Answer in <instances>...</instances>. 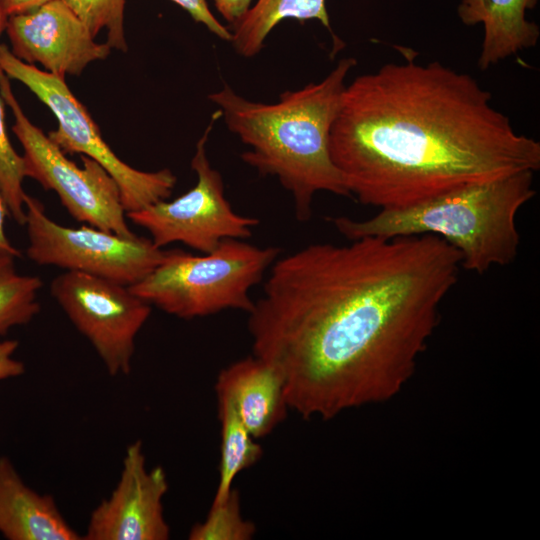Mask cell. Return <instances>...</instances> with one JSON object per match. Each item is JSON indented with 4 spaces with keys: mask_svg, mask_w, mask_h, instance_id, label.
Segmentation results:
<instances>
[{
    "mask_svg": "<svg viewBox=\"0 0 540 540\" xmlns=\"http://www.w3.org/2000/svg\"><path fill=\"white\" fill-rule=\"evenodd\" d=\"M461 255L434 235L315 243L278 257L248 313L253 355L306 419L382 403L415 371L458 280Z\"/></svg>",
    "mask_w": 540,
    "mask_h": 540,
    "instance_id": "6da1fadb",
    "label": "cell"
},
{
    "mask_svg": "<svg viewBox=\"0 0 540 540\" xmlns=\"http://www.w3.org/2000/svg\"><path fill=\"white\" fill-rule=\"evenodd\" d=\"M329 150L351 197L380 209L540 168V143L476 79L410 58L346 85Z\"/></svg>",
    "mask_w": 540,
    "mask_h": 540,
    "instance_id": "7a4b0ae2",
    "label": "cell"
},
{
    "mask_svg": "<svg viewBox=\"0 0 540 540\" xmlns=\"http://www.w3.org/2000/svg\"><path fill=\"white\" fill-rule=\"evenodd\" d=\"M355 65L354 58H343L320 82L284 91L275 103L251 101L227 84L208 96L229 131L248 147L241 159L260 175L278 179L301 222L311 218L318 192L351 197L331 159L329 139Z\"/></svg>",
    "mask_w": 540,
    "mask_h": 540,
    "instance_id": "3957f363",
    "label": "cell"
},
{
    "mask_svg": "<svg viewBox=\"0 0 540 540\" xmlns=\"http://www.w3.org/2000/svg\"><path fill=\"white\" fill-rule=\"evenodd\" d=\"M533 178L534 172L522 171L407 207L381 209L365 220L340 216L332 223L349 240L437 236L458 250L462 268L480 275L516 259L520 244L516 216L536 194Z\"/></svg>",
    "mask_w": 540,
    "mask_h": 540,
    "instance_id": "277c9868",
    "label": "cell"
},
{
    "mask_svg": "<svg viewBox=\"0 0 540 540\" xmlns=\"http://www.w3.org/2000/svg\"><path fill=\"white\" fill-rule=\"evenodd\" d=\"M280 249L225 239L209 253L168 250L142 280L129 286L139 298L181 319L234 309L250 312V290L279 257Z\"/></svg>",
    "mask_w": 540,
    "mask_h": 540,
    "instance_id": "5b68a950",
    "label": "cell"
},
{
    "mask_svg": "<svg viewBox=\"0 0 540 540\" xmlns=\"http://www.w3.org/2000/svg\"><path fill=\"white\" fill-rule=\"evenodd\" d=\"M0 70L24 84L55 115L56 130L48 137L66 154L80 153L100 164L119 186L123 207L138 211L170 197L177 178L169 169L146 172L123 162L102 138L86 107L74 96L64 78L38 69L0 44Z\"/></svg>",
    "mask_w": 540,
    "mask_h": 540,
    "instance_id": "8992f818",
    "label": "cell"
},
{
    "mask_svg": "<svg viewBox=\"0 0 540 540\" xmlns=\"http://www.w3.org/2000/svg\"><path fill=\"white\" fill-rule=\"evenodd\" d=\"M0 95L14 115L12 130L23 147L26 177L54 191L76 221L121 236H134L127 224L119 186L112 176L87 156H81V167L67 158L25 115L9 78L1 70Z\"/></svg>",
    "mask_w": 540,
    "mask_h": 540,
    "instance_id": "52a82bcc",
    "label": "cell"
},
{
    "mask_svg": "<svg viewBox=\"0 0 540 540\" xmlns=\"http://www.w3.org/2000/svg\"><path fill=\"white\" fill-rule=\"evenodd\" d=\"M26 254L38 265L102 277L125 286L142 280L165 250L136 234L125 237L90 225L66 227L52 220L37 198L25 196Z\"/></svg>",
    "mask_w": 540,
    "mask_h": 540,
    "instance_id": "ba28073f",
    "label": "cell"
},
{
    "mask_svg": "<svg viewBox=\"0 0 540 540\" xmlns=\"http://www.w3.org/2000/svg\"><path fill=\"white\" fill-rule=\"evenodd\" d=\"M220 117L217 109L196 143L191 160L197 177L195 186L172 201L161 200L126 213L127 219L149 232L158 248L179 242L202 254L209 253L225 239L249 238L259 224L258 219L233 210L225 196L222 176L208 159V138Z\"/></svg>",
    "mask_w": 540,
    "mask_h": 540,
    "instance_id": "9c48e42d",
    "label": "cell"
},
{
    "mask_svg": "<svg viewBox=\"0 0 540 540\" xmlns=\"http://www.w3.org/2000/svg\"><path fill=\"white\" fill-rule=\"evenodd\" d=\"M50 293L93 346L107 372L129 374L135 340L151 314V305L128 286L76 271L57 275Z\"/></svg>",
    "mask_w": 540,
    "mask_h": 540,
    "instance_id": "30bf717a",
    "label": "cell"
},
{
    "mask_svg": "<svg viewBox=\"0 0 540 540\" xmlns=\"http://www.w3.org/2000/svg\"><path fill=\"white\" fill-rule=\"evenodd\" d=\"M168 491L164 469H148L142 442L125 451L116 487L91 512L85 540H167L170 527L163 511Z\"/></svg>",
    "mask_w": 540,
    "mask_h": 540,
    "instance_id": "8fae6325",
    "label": "cell"
},
{
    "mask_svg": "<svg viewBox=\"0 0 540 540\" xmlns=\"http://www.w3.org/2000/svg\"><path fill=\"white\" fill-rule=\"evenodd\" d=\"M11 52L28 64L38 63L58 77L80 75L86 66L104 60L111 51L97 43L85 24L63 0L8 17Z\"/></svg>",
    "mask_w": 540,
    "mask_h": 540,
    "instance_id": "7c38bea8",
    "label": "cell"
},
{
    "mask_svg": "<svg viewBox=\"0 0 540 540\" xmlns=\"http://www.w3.org/2000/svg\"><path fill=\"white\" fill-rule=\"evenodd\" d=\"M215 390L217 398L231 402L255 439L271 433L289 410L281 375L255 355L222 369Z\"/></svg>",
    "mask_w": 540,
    "mask_h": 540,
    "instance_id": "4fadbf2b",
    "label": "cell"
},
{
    "mask_svg": "<svg viewBox=\"0 0 540 540\" xmlns=\"http://www.w3.org/2000/svg\"><path fill=\"white\" fill-rule=\"evenodd\" d=\"M0 533L9 540L82 539L53 496L27 486L5 456L0 457Z\"/></svg>",
    "mask_w": 540,
    "mask_h": 540,
    "instance_id": "5bb4252c",
    "label": "cell"
},
{
    "mask_svg": "<svg viewBox=\"0 0 540 540\" xmlns=\"http://www.w3.org/2000/svg\"><path fill=\"white\" fill-rule=\"evenodd\" d=\"M538 0H461L457 13L467 26L482 24L484 37L478 67L492 65L535 47L540 37L539 26L526 18V12Z\"/></svg>",
    "mask_w": 540,
    "mask_h": 540,
    "instance_id": "9a60e30c",
    "label": "cell"
},
{
    "mask_svg": "<svg viewBox=\"0 0 540 540\" xmlns=\"http://www.w3.org/2000/svg\"><path fill=\"white\" fill-rule=\"evenodd\" d=\"M286 19L317 20L332 32L326 0H256L233 25L230 42L239 55L253 57L262 50L275 26Z\"/></svg>",
    "mask_w": 540,
    "mask_h": 540,
    "instance_id": "2e32d148",
    "label": "cell"
},
{
    "mask_svg": "<svg viewBox=\"0 0 540 540\" xmlns=\"http://www.w3.org/2000/svg\"><path fill=\"white\" fill-rule=\"evenodd\" d=\"M221 423L219 479L212 504L224 501L233 489L236 476L255 464L263 450L247 430L231 402L218 398Z\"/></svg>",
    "mask_w": 540,
    "mask_h": 540,
    "instance_id": "e0dca14e",
    "label": "cell"
},
{
    "mask_svg": "<svg viewBox=\"0 0 540 540\" xmlns=\"http://www.w3.org/2000/svg\"><path fill=\"white\" fill-rule=\"evenodd\" d=\"M12 256L0 255V335L29 323L40 311L42 280L17 272Z\"/></svg>",
    "mask_w": 540,
    "mask_h": 540,
    "instance_id": "ac0fdd59",
    "label": "cell"
},
{
    "mask_svg": "<svg viewBox=\"0 0 540 540\" xmlns=\"http://www.w3.org/2000/svg\"><path fill=\"white\" fill-rule=\"evenodd\" d=\"M255 532L254 523L243 518L239 492L233 488L224 501L211 505L206 519L191 528L188 538L190 540H249Z\"/></svg>",
    "mask_w": 540,
    "mask_h": 540,
    "instance_id": "d6986e66",
    "label": "cell"
},
{
    "mask_svg": "<svg viewBox=\"0 0 540 540\" xmlns=\"http://www.w3.org/2000/svg\"><path fill=\"white\" fill-rule=\"evenodd\" d=\"M85 24L93 37L105 30L111 48L127 51L124 29L126 0H63Z\"/></svg>",
    "mask_w": 540,
    "mask_h": 540,
    "instance_id": "ffe728a7",
    "label": "cell"
},
{
    "mask_svg": "<svg viewBox=\"0 0 540 540\" xmlns=\"http://www.w3.org/2000/svg\"><path fill=\"white\" fill-rule=\"evenodd\" d=\"M4 101L0 95V189L9 214L20 225L25 224V196L23 180L25 162L13 148L6 130Z\"/></svg>",
    "mask_w": 540,
    "mask_h": 540,
    "instance_id": "44dd1931",
    "label": "cell"
},
{
    "mask_svg": "<svg viewBox=\"0 0 540 540\" xmlns=\"http://www.w3.org/2000/svg\"><path fill=\"white\" fill-rule=\"evenodd\" d=\"M189 13L192 19L203 24L210 32L225 41H231L232 33L211 12L207 0H171Z\"/></svg>",
    "mask_w": 540,
    "mask_h": 540,
    "instance_id": "7402d4cb",
    "label": "cell"
},
{
    "mask_svg": "<svg viewBox=\"0 0 540 540\" xmlns=\"http://www.w3.org/2000/svg\"><path fill=\"white\" fill-rule=\"evenodd\" d=\"M19 346L16 340L0 342V380L21 376L25 372L23 362L14 358Z\"/></svg>",
    "mask_w": 540,
    "mask_h": 540,
    "instance_id": "603a6c76",
    "label": "cell"
},
{
    "mask_svg": "<svg viewBox=\"0 0 540 540\" xmlns=\"http://www.w3.org/2000/svg\"><path fill=\"white\" fill-rule=\"evenodd\" d=\"M252 2L253 0H214L218 12L232 26L252 7Z\"/></svg>",
    "mask_w": 540,
    "mask_h": 540,
    "instance_id": "cb8c5ba5",
    "label": "cell"
},
{
    "mask_svg": "<svg viewBox=\"0 0 540 540\" xmlns=\"http://www.w3.org/2000/svg\"><path fill=\"white\" fill-rule=\"evenodd\" d=\"M7 216H10L9 209L3 193L0 189V255L21 257L20 251L9 241L5 232V223Z\"/></svg>",
    "mask_w": 540,
    "mask_h": 540,
    "instance_id": "d4e9b609",
    "label": "cell"
},
{
    "mask_svg": "<svg viewBox=\"0 0 540 540\" xmlns=\"http://www.w3.org/2000/svg\"><path fill=\"white\" fill-rule=\"evenodd\" d=\"M49 1L51 0H1L8 17L33 11Z\"/></svg>",
    "mask_w": 540,
    "mask_h": 540,
    "instance_id": "484cf974",
    "label": "cell"
},
{
    "mask_svg": "<svg viewBox=\"0 0 540 540\" xmlns=\"http://www.w3.org/2000/svg\"><path fill=\"white\" fill-rule=\"evenodd\" d=\"M7 20L8 16L6 15L0 0V35L6 29Z\"/></svg>",
    "mask_w": 540,
    "mask_h": 540,
    "instance_id": "4316f807",
    "label": "cell"
}]
</instances>
